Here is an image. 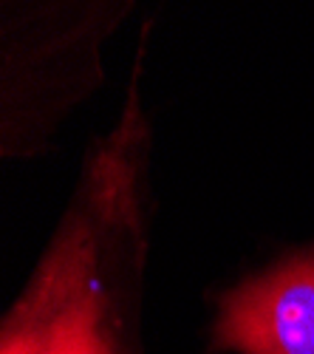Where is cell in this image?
Wrapping results in <instances>:
<instances>
[{"instance_id": "6da1fadb", "label": "cell", "mask_w": 314, "mask_h": 354, "mask_svg": "<svg viewBox=\"0 0 314 354\" xmlns=\"http://www.w3.org/2000/svg\"><path fill=\"white\" fill-rule=\"evenodd\" d=\"M102 312L94 239L88 227L77 224L54 244L6 320L0 354H117Z\"/></svg>"}, {"instance_id": "7a4b0ae2", "label": "cell", "mask_w": 314, "mask_h": 354, "mask_svg": "<svg viewBox=\"0 0 314 354\" xmlns=\"http://www.w3.org/2000/svg\"><path fill=\"white\" fill-rule=\"evenodd\" d=\"M218 343L241 354H314V250L226 295Z\"/></svg>"}]
</instances>
